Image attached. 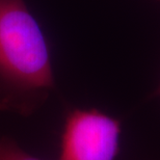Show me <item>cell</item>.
Wrapping results in <instances>:
<instances>
[{
  "mask_svg": "<svg viewBox=\"0 0 160 160\" xmlns=\"http://www.w3.org/2000/svg\"><path fill=\"white\" fill-rule=\"evenodd\" d=\"M54 88L47 40L23 0H0V108L29 114Z\"/></svg>",
  "mask_w": 160,
  "mask_h": 160,
  "instance_id": "cell-1",
  "label": "cell"
},
{
  "mask_svg": "<svg viewBox=\"0 0 160 160\" xmlns=\"http://www.w3.org/2000/svg\"><path fill=\"white\" fill-rule=\"evenodd\" d=\"M0 160H43L30 155L8 137L0 138Z\"/></svg>",
  "mask_w": 160,
  "mask_h": 160,
  "instance_id": "cell-3",
  "label": "cell"
},
{
  "mask_svg": "<svg viewBox=\"0 0 160 160\" xmlns=\"http://www.w3.org/2000/svg\"><path fill=\"white\" fill-rule=\"evenodd\" d=\"M121 124L97 109L70 110L60 136L59 160H116Z\"/></svg>",
  "mask_w": 160,
  "mask_h": 160,
  "instance_id": "cell-2",
  "label": "cell"
}]
</instances>
